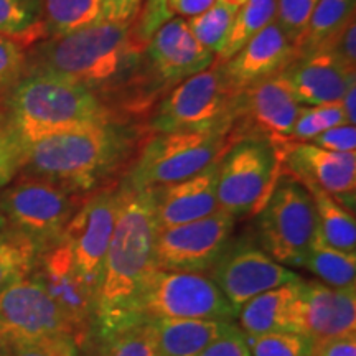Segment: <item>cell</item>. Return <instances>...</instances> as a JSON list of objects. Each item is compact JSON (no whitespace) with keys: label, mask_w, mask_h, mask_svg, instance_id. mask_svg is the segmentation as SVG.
Returning a JSON list of instances; mask_svg holds the SVG:
<instances>
[{"label":"cell","mask_w":356,"mask_h":356,"mask_svg":"<svg viewBox=\"0 0 356 356\" xmlns=\"http://www.w3.org/2000/svg\"><path fill=\"white\" fill-rule=\"evenodd\" d=\"M119 207L96 291L91 335L102 337L136 322L134 309L147 279L157 270L155 188L118 185Z\"/></svg>","instance_id":"6da1fadb"},{"label":"cell","mask_w":356,"mask_h":356,"mask_svg":"<svg viewBox=\"0 0 356 356\" xmlns=\"http://www.w3.org/2000/svg\"><path fill=\"white\" fill-rule=\"evenodd\" d=\"M20 140L24 162L19 175L43 178L81 195L104 188L126 165L136 142L119 122Z\"/></svg>","instance_id":"7a4b0ae2"},{"label":"cell","mask_w":356,"mask_h":356,"mask_svg":"<svg viewBox=\"0 0 356 356\" xmlns=\"http://www.w3.org/2000/svg\"><path fill=\"white\" fill-rule=\"evenodd\" d=\"M142 50L144 47L132 37V24L99 22L30 47L26 70L56 74L102 97L108 89L132 78V70L140 65Z\"/></svg>","instance_id":"3957f363"},{"label":"cell","mask_w":356,"mask_h":356,"mask_svg":"<svg viewBox=\"0 0 356 356\" xmlns=\"http://www.w3.org/2000/svg\"><path fill=\"white\" fill-rule=\"evenodd\" d=\"M2 109L24 140L118 122L114 109L95 91L35 70L25 71L3 99Z\"/></svg>","instance_id":"277c9868"},{"label":"cell","mask_w":356,"mask_h":356,"mask_svg":"<svg viewBox=\"0 0 356 356\" xmlns=\"http://www.w3.org/2000/svg\"><path fill=\"white\" fill-rule=\"evenodd\" d=\"M231 144V127L157 134L142 147L122 184L132 188L178 184L220 160Z\"/></svg>","instance_id":"5b68a950"},{"label":"cell","mask_w":356,"mask_h":356,"mask_svg":"<svg viewBox=\"0 0 356 356\" xmlns=\"http://www.w3.org/2000/svg\"><path fill=\"white\" fill-rule=\"evenodd\" d=\"M282 173V157L273 142L241 139L231 144L218 165L216 197L220 211L234 220L262 210Z\"/></svg>","instance_id":"8992f818"},{"label":"cell","mask_w":356,"mask_h":356,"mask_svg":"<svg viewBox=\"0 0 356 356\" xmlns=\"http://www.w3.org/2000/svg\"><path fill=\"white\" fill-rule=\"evenodd\" d=\"M84 197L43 178L17 175L0 191V215L7 228L32 239L40 251L60 239Z\"/></svg>","instance_id":"52a82bcc"},{"label":"cell","mask_w":356,"mask_h":356,"mask_svg":"<svg viewBox=\"0 0 356 356\" xmlns=\"http://www.w3.org/2000/svg\"><path fill=\"white\" fill-rule=\"evenodd\" d=\"M236 310L204 274L154 270L137 297L134 320H236Z\"/></svg>","instance_id":"ba28073f"},{"label":"cell","mask_w":356,"mask_h":356,"mask_svg":"<svg viewBox=\"0 0 356 356\" xmlns=\"http://www.w3.org/2000/svg\"><path fill=\"white\" fill-rule=\"evenodd\" d=\"M257 215L261 248L279 264L299 267L317 238V218L309 190L289 173H280Z\"/></svg>","instance_id":"9c48e42d"},{"label":"cell","mask_w":356,"mask_h":356,"mask_svg":"<svg viewBox=\"0 0 356 356\" xmlns=\"http://www.w3.org/2000/svg\"><path fill=\"white\" fill-rule=\"evenodd\" d=\"M236 95L226 81L221 63L215 60L210 68L178 83L160 101L150 129L163 134L233 127Z\"/></svg>","instance_id":"30bf717a"},{"label":"cell","mask_w":356,"mask_h":356,"mask_svg":"<svg viewBox=\"0 0 356 356\" xmlns=\"http://www.w3.org/2000/svg\"><path fill=\"white\" fill-rule=\"evenodd\" d=\"M236 220L216 211L202 220L159 229L155 266L160 270L204 274L231 243Z\"/></svg>","instance_id":"8fae6325"},{"label":"cell","mask_w":356,"mask_h":356,"mask_svg":"<svg viewBox=\"0 0 356 356\" xmlns=\"http://www.w3.org/2000/svg\"><path fill=\"white\" fill-rule=\"evenodd\" d=\"M118 207V185L91 191L60 236V241L70 249L74 264L95 297L115 226Z\"/></svg>","instance_id":"7c38bea8"},{"label":"cell","mask_w":356,"mask_h":356,"mask_svg":"<svg viewBox=\"0 0 356 356\" xmlns=\"http://www.w3.org/2000/svg\"><path fill=\"white\" fill-rule=\"evenodd\" d=\"M53 335H71L78 341L73 323L32 274L0 292V346Z\"/></svg>","instance_id":"4fadbf2b"},{"label":"cell","mask_w":356,"mask_h":356,"mask_svg":"<svg viewBox=\"0 0 356 356\" xmlns=\"http://www.w3.org/2000/svg\"><path fill=\"white\" fill-rule=\"evenodd\" d=\"M207 274L236 314L259 293L299 279L292 269L274 261L261 246L244 239L231 241Z\"/></svg>","instance_id":"5bb4252c"},{"label":"cell","mask_w":356,"mask_h":356,"mask_svg":"<svg viewBox=\"0 0 356 356\" xmlns=\"http://www.w3.org/2000/svg\"><path fill=\"white\" fill-rule=\"evenodd\" d=\"M299 111L279 74L252 84L236 95L231 140L266 139L274 145L291 140Z\"/></svg>","instance_id":"9a60e30c"},{"label":"cell","mask_w":356,"mask_h":356,"mask_svg":"<svg viewBox=\"0 0 356 356\" xmlns=\"http://www.w3.org/2000/svg\"><path fill=\"white\" fill-rule=\"evenodd\" d=\"M30 274L73 323L81 346L91 335L96 297L74 264L70 249L60 239L40 249Z\"/></svg>","instance_id":"2e32d148"},{"label":"cell","mask_w":356,"mask_h":356,"mask_svg":"<svg viewBox=\"0 0 356 356\" xmlns=\"http://www.w3.org/2000/svg\"><path fill=\"white\" fill-rule=\"evenodd\" d=\"M216 56L195 38L181 17L165 22L142 50L140 63L162 86L185 81L215 63Z\"/></svg>","instance_id":"e0dca14e"},{"label":"cell","mask_w":356,"mask_h":356,"mask_svg":"<svg viewBox=\"0 0 356 356\" xmlns=\"http://www.w3.org/2000/svg\"><path fill=\"white\" fill-rule=\"evenodd\" d=\"M289 175L309 181L355 211L356 203V154L332 152L309 142L287 140L275 145Z\"/></svg>","instance_id":"ac0fdd59"},{"label":"cell","mask_w":356,"mask_h":356,"mask_svg":"<svg viewBox=\"0 0 356 356\" xmlns=\"http://www.w3.org/2000/svg\"><path fill=\"white\" fill-rule=\"evenodd\" d=\"M293 332L314 343L356 332V289H337L320 280H299Z\"/></svg>","instance_id":"d6986e66"},{"label":"cell","mask_w":356,"mask_h":356,"mask_svg":"<svg viewBox=\"0 0 356 356\" xmlns=\"http://www.w3.org/2000/svg\"><path fill=\"white\" fill-rule=\"evenodd\" d=\"M279 76L300 106L340 102L346 89L356 83L355 71L333 51L296 58Z\"/></svg>","instance_id":"ffe728a7"},{"label":"cell","mask_w":356,"mask_h":356,"mask_svg":"<svg viewBox=\"0 0 356 356\" xmlns=\"http://www.w3.org/2000/svg\"><path fill=\"white\" fill-rule=\"evenodd\" d=\"M296 58V47L274 20L234 56L221 63V68L231 89L241 92L252 84L277 76Z\"/></svg>","instance_id":"44dd1931"},{"label":"cell","mask_w":356,"mask_h":356,"mask_svg":"<svg viewBox=\"0 0 356 356\" xmlns=\"http://www.w3.org/2000/svg\"><path fill=\"white\" fill-rule=\"evenodd\" d=\"M220 160L184 181L155 186V213L159 229L202 220L220 211L216 197Z\"/></svg>","instance_id":"7402d4cb"},{"label":"cell","mask_w":356,"mask_h":356,"mask_svg":"<svg viewBox=\"0 0 356 356\" xmlns=\"http://www.w3.org/2000/svg\"><path fill=\"white\" fill-rule=\"evenodd\" d=\"M299 279L266 291L239 309L236 320L246 337H257L274 332H293Z\"/></svg>","instance_id":"603a6c76"},{"label":"cell","mask_w":356,"mask_h":356,"mask_svg":"<svg viewBox=\"0 0 356 356\" xmlns=\"http://www.w3.org/2000/svg\"><path fill=\"white\" fill-rule=\"evenodd\" d=\"M231 322L157 320L152 322L157 356H198Z\"/></svg>","instance_id":"cb8c5ba5"},{"label":"cell","mask_w":356,"mask_h":356,"mask_svg":"<svg viewBox=\"0 0 356 356\" xmlns=\"http://www.w3.org/2000/svg\"><path fill=\"white\" fill-rule=\"evenodd\" d=\"M356 0H318L299 43L297 58L312 53L332 51L337 40L351 20H355Z\"/></svg>","instance_id":"d4e9b609"},{"label":"cell","mask_w":356,"mask_h":356,"mask_svg":"<svg viewBox=\"0 0 356 356\" xmlns=\"http://www.w3.org/2000/svg\"><path fill=\"white\" fill-rule=\"evenodd\" d=\"M309 190L317 218V236L323 243L345 252H356V221L355 211H350L309 181H300Z\"/></svg>","instance_id":"484cf974"},{"label":"cell","mask_w":356,"mask_h":356,"mask_svg":"<svg viewBox=\"0 0 356 356\" xmlns=\"http://www.w3.org/2000/svg\"><path fill=\"white\" fill-rule=\"evenodd\" d=\"M47 38L65 37L102 22L104 0H40Z\"/></svg>","instance_id":"4316f807"},{"label":"cell","mask_w":356,"mask_h":356,"mask_svg":"<svg viewBox=\"0 0 356 356\" xmlns=\"http://www.w3.org/2000/svg\"><path fill=\"white\" fill-rule=\"evenodd\" d=\"M299 267L309 270L320 282L337 289H356V252H345L315 238Z\"/></svg>","instance_id":"83f0119b"},{"label":"cell","mask_w":356,"mask_h":356,"mask_svg":"<svg viewBox=\"0 0 356 356\" xmlns=\"http://www.w3.org/2000/svg\"><path fill=\"white\" fill-rule=\"evenodd\" d=\"M0 35L25 50L47 38L40 0H0Z\"/></svg>","instance_id":"f1b7e54d"},{"label":"cell","mask_w":356,"mask_h":356,"mask_svg":"<svg viewBox=\"0 0 356 356\" xmlns=\"http://www.w3.org/2000/svg\"><path fill=\"white\" fill-rule=\"evenodd\" d=\"M277 0H248L238 8L231 25L225 47L216 55L218 63H225L234 56L249 40L261 33L267 25L275 20Z\"/></svg>","instance_id":"f546056e"},{"label":"cell","mask_w":356,"mask_h":356,"mask_svg":"<svg viewBox=\"0 0 356 356\" xmlns=\"http://www.w3.org/2000/svg\"><path fill=\"white\" fill-rule=\"evenodd\" d=\"M38 246L10 228L0 231V292L32 273Z\"/></svg>","instance_id":"4dcf8cb0"},{"label":"cell","mask_w":356,"mask_h":356,"mask_svg":"<svg viewBox=\"0 0 356 356\" xmlns=\"http://www.w3.org/2000/svg\"><path fill=\"white\" fill-rule=\"evenodd\" d=\"M95 338L96 356H157L152 322H134Z\"/></svg>","instance_id":"1f68e13d"},{"label":"cell","mask_w":356,"mask_h":356,"mask_svg":"<svg viewBox=\"0 0 356 356\" xmlns=\"http://www.w3.org/2000/svg\"><path fill=\"white\" fill-rule=\"evenodd\" d=\"M236 12H238L236 7L228 6V3L221 2V0H216L207 12L200 13L197 17H190L186 24H188L195 38L204 48L215 53L216 56L221 51V48L225 47Z\"/></svg>","instance_id":"d6a6232c"},{"label":"cell","mask_w":356,"mask_h":356,"mask_svg":"<svg viewBox=\"0 0 356 356\" xmlns=\"http://www.w3.org/2000/svg\"><path fill=\"white\" fill-rule=\"evenodd\" d=\"M350 124L346 121L345 111L340 102L318 106H300L297 121L293 124L291 140L310 142L314 137L328 131V129Z\"/></svg>","instance_id":"836d02e7"},{"label":"cell","mask_w":356,"mask_h":356,"mask_svg":"<svg viewBox=\"0 0 356 356\" xmlns=\"http://www.w3.org/2000/svg\"><path fill=\"white\" fill-rule=\"evenodd\" d=\"M251 356H312L315 343L297 332H274L246 337Z\"/></svg>","instance_id":"e575fe53"},{"label":"cell","mask_w":356,"mask_h":356,"mask_svg":"<svg viewBox=\"0 0 356 356\" xmlns=\"http://www.w3.org/2000/svg\"><path fill=\"white\" fill-rule=\"evenodd\" d=\"M0 356H81L71 335H53L24 343L0 346Z\"/></svg>","instance_id":"d590c367"},{"label":"cell","mask_w":356,"mask_h":356,"mask_svg":"<svg viewBox=\"0 0 356 356\" xmlns=\"http://www.w3.org/2000/svg\"><path fill=\"white\" fill-rule=\"evenodd\" d=\"M26 71V50L12 38L0 35V106Z\"/></svg>","instance_id":"8d00e7d4"},{"label":"cell","mask_w":356,"mask_h":356,"mask_svg":"<svg viewBox=\"0 0 356 356\" xmlns=\"http://www.w3.org/2000/svg\"><path fill=\"white\" fill-rule=\"evenodd\" d=\"M318 0H277L275 22L293 47L304 35Z\"/></svg>","instance_id":"74e56055"},{"label":"cell","mask_w":356,"mask_h":356,"mask_svg":"<svg viewBox=\"0 0 356 356\" xmlns=\"http://www.w3.org/2000/svg\"><path fill=\"white\" fill-rule=\"evenodd\" d=\"M22 162H24L22 140L3 115L0 119V190L15 180L22 170Z\"/></svg>","instance_id":"f35d334b"},{"label":"cell","mask_w":356,"mask_h":356,"mask_svg":"<svg viewBox=\"0 0 356 356\" xmlns=\"http://www.w3.org/2000/svg\"><path fill=\"white\" fill-rule=\"evenodd\" d=\"M167 10V0H145L139 15L132 24V37L140 47H145L155 30L170 20Z\"/></svg>","instance_id":"ab89813d"},{"label":"cell","mask_w":356,"mask_h":356,"mask_svg":"<svg viewBox=\"0 0 356 356\" xmlns=\"http://www.w3.org/2000/svg\"><path fill=\"white\" fill-rule=\"evenodd\" d=\"M198 356H251V351L241 328L228 323L221 335H218Z\"/></svg>","instance_id":"60d3db41"},{"label":"cell","mask_w":356,"mask_h":356,"mask_svg":"<svg viewBox=\"0 0 356 356\" xmlns=\"http://www.w3.org/2000/svg\"><path fill=\"white\" fill-rule=\"evenodd\" d=\"M309 144L332 152L356 154V127L353 124H341L314 137Z\"/></svg>","instance_id":"b9f144b4"},{"label":"cell","mask_w":356,"mask_h":356,"mask_svg":"<svg viewBox=\"0 0 356 356\" xmlns=\"http://www.w3.org/2000/svg\"><path fill=\"white\" fill-rule=\"evenodd\" d=\"M144 0H104L102 22L111 24H134Z\"/></svg>","instance_id":"7bdbcfd3"},{"label":"cell","mask_w":356,"mask_h":356,"mask_svg":"<svg viewBox=\"0 0 356 356\" xmlns=\"http://www.w3.org/2000/svg\"><path fill=\"white\" fill-rule=\"evenodd\" d=\"M312 356H356V332L318 341Z\"/></svg>","instance_id":"ee69618b"},{"label":"cell","mask_w":356,"mask_h":356,"mask_svg":"<svg viewBox=\"0 0 356 356\" xmlns=\"http://www.w3.org/2000/svg\"><path fill=\"white\" fill-rule=\"evenodd\" d=\"M333 53L340 58L343 63L348 66L350 70H356V22L351 20L348 26L337 40L335 47H333Z\"/></svg>","instance_id":"f6af8a7d"},{"label":"cell","mask_w":356,"mask_h":356,"mask_svg":"<svg viewBox=\"0 0 356 356\" xmlns=\"http://www.w3.org/2000/svg\"><path fill=\"white\" fill-rule=\"evenodd\" d=\"M216 0H167V10L178 17H197L200 13L207 12Z\"/></svg>","instance_id":"bcb514c9"},{"label":"cell","mask_w":356,"mask_h":356,"mask_svg":"<svg viewBox=\"0 0 356 356\" xmlns=\"http://www.w3.org/2000/svg\"><path fill=\"white\" fill-rule=\"evenodd\" d=\"M341 108L345 111V115H346V121L350 124H356V83L351 84V86L346 89V92L341 97L340 101Z\"/></svg>","instance_id":"7dc6e473"},{"label":"cell","mask_w":356,"mask_h":356,"mask_svg":"<svg viewBox=\"0 0 356 356\" xmlns=\"http://www.w3.org/2000/svg\"><path fill=\"white\" fill-rule=\"evenodd\" d=\"M221 2H225V3H228V6H233L236 8H239V7H243L244 3L248 2V0H221Z\"/></svg>","instance_id":"c3c4849f"},{"label":"cell","mask_w":356,"mask_h":356,"mask_svg":"<svg viewBox=\"0 0 356 356\" xmlns=\"http://www.w3.org/2000/svg\"><path fill=\"white\" fill-rule=\"evenodd\" d=\"M6 220H3V216L2 215H0V231H2L3 228H6Z\"/></svg>","instance_id":"681fc988"},{"label":"cell","mask_w":356,"mask_h":356,"mask_svg":"<svg viewBox=\"0 0 356 356\" xmlns=\"http://www.w3.org/2000/svg\"><path fill=\"white\" fill-rule=\"evenodd\" d=\"M3 118V109H2V106H0V119Z\"/></svg>","instance_id":"f907efd6"}]
</instances>
